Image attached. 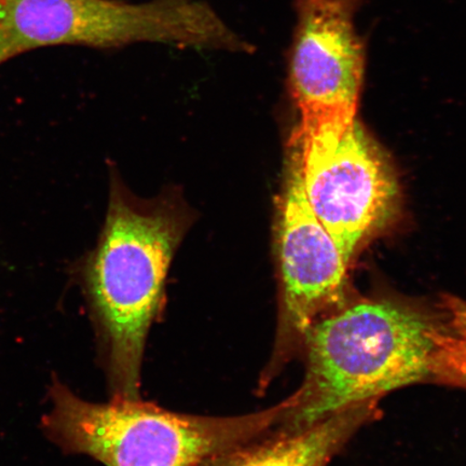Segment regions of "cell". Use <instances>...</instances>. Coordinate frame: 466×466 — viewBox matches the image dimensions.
Masks as SVG:
<instances>
[{"instance_id": "obj_1", "label": "cell", "mask_w": 466, "mask_h": 466, "mask_svg": "<svg viewBox=\"0 0 466 466\" xmlns=\"http://www.w3.org/2000/svg\"><path fill=\"white\" fill-rule=\"evenodd\" d=\"M445 314L399 297L347 301L308 331L304 382L279 432L310 428L354 404L432 381L433 331Z\"/></svg>"}, {"instance_id": "obj_2", "label": "cell", "mask_w": 466, "mask_h": 466, "mask_svg": "<svg viewBox=\"0 0 466 466\" xmlns=\"http://www.w3.org/2000/svg\"><path fill=\"white\" fill-rule=\"evenodd\" d=\"M51 410L42 425L64 451L86 454L105 466H201L244 450L279 427L290 398L269 410L237 417L183 415L115 398L84 400L55 379Z\"/></svg>"}, {"instance_id": "obj_3", "label": "cell", "mask_w": 466, "mask_h": 466, "mask_svg": "<svg viewBox=\"0 0 466 466\" xmlns=\"http://www.w3.org/2000/svg\"><path fill=\"white\" fill-rule=\"evenodd\" d=\"M182 233V220L168 209L136 208L120 195L110 201L86 279L115 398L139 400L146 339Z\"/></svg>"}, {"instance_id": "obj_4", "label": "cell", "mask_w": 466, "mask_h": 466, "mask_svg": "<svg viewBox=\"0 0 466 466\" xmlns=\"http://www.w3.org/2000/svg\"><path fill=\"white\" fill-rule=\"evenodd\" d=\"M362 0H297L289 90L306 153L333 150L357 122L365 43L355 27Z\"/></svg>"}, {"instance_id": "obj_5", "label": "cell", "mask_w": 466, "mask_h": 466, "mask_svg": "<svg viewBox=\"0 0 466 466\" xmlns=\"http://www.w3.org/2000/svg\"><path fill=\"white\" fill-rule=\"evenodd\" d=\"M279 223V307L275 347L261 389L301 354L308 331L348 301L349 265L317 218L302 183L300 146L291 139Z\"/></svg>"}, {"instance_id": "obj_6", "label": "cell", "mask_w": 466, "mask_h": 466, "mask_svg": "<svg viewBox=\"0 0 466 466\" xmlns=\"http://www.w3.org/2000/svg\"><path fill=\"white\" fill-rule=\"evenodd\" d=\"M300 155L307 200L350 264L360 244L398 208L393 168L358 121L333 150L316 154L300 148Z\"/></svg>"}, {"instance_id": "obj_7", "label": "cell", "mask_w": 466, "mask_h": 466, "mask_svg": "<svg viewBox=\"0 0 466 466\" xmlns=\"http://www.w3.org/2000/svg\"><path fill=\"white\" fill-rule=\"evenodd\" d=\"M153 16L126 0H0V66L49 46L121 48L148 38Z\"/></svg>"}, {"instance_id": "obj_8", "label": "cell", "mask_w": 466, "mask_h": 466, "mask_svg": "<svg viewBox=\"0 0 466 466\" xmlns=\"http://www.w3.org/2000/svg\"><path fill=\"white\" fill-rule=\"evenodd\" d=\"M379 401H360L299 432H279L227 466H326L360 428L381 417Z\"/></svg>"}, {"instance_id": "obj_9", "label": "cell", "mask_w": 466, "mask_h": 466, "mask_svg": "<svg viewBox=\"0 0 466 466\" xmlns=\"http://www.w3.org/2000/svg\"><path fill=\"white\" fill-rule=\"evenodd\" d=\"M432 382L466 389V336L447 325L433 331Z\"/></svg>"}, {"instance_id": "obj_10", "label": "cell", "mask_w": 466, "mask_h": 466, "mask_svg": "<svg viewBox=\"0 0 466 466\" xmlns=\"http://www.w3.org/2000/svg\"><path fill=\"white\" fill-rule=\"evenodd\" d=\"M448 328L466 336V302L456 297L446 296L441 304Z\"/></svg>"}]
</instances>
